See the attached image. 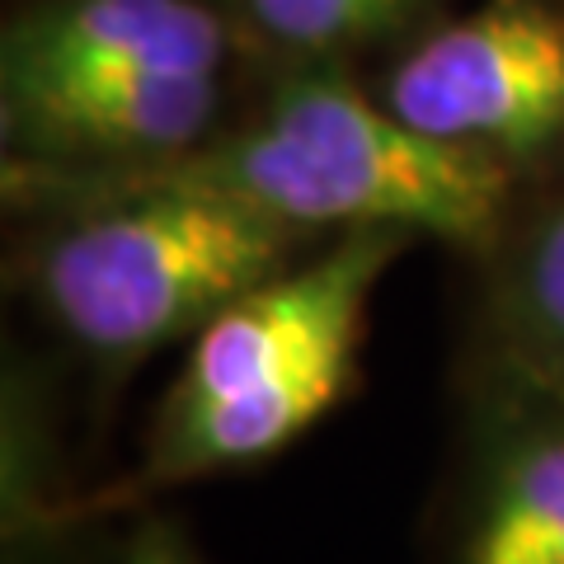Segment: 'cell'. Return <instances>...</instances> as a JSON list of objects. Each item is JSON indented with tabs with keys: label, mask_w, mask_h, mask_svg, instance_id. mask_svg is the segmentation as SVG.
Instances as JSON below:
<instances>
[{
	"label": "cell",
	"mask_w": 564,
	"mask_h": 564,
	"mask_svg": "<svg viewBox=\"0 0 564 564\" xmlns=\"http://www.w3.org/2000/svg\"><path fill=\"white\" fill-rule=\"evenodd\" d=\"M518 174L433 141L339 76H292L254 122L184 155L113 170L6 161V203L29 217L122 203L137 193H193L259 212L302 236L404 231L489 254L503 240Z\"/></svg>",
	"instance_id": "1"
},
{
	"label": "cell",
	"mask_w": 564,
	"mask_h": 564,
	"mask_svg": "<svg viewBox=\"0 0 564 564\" xmlns=\"http://www.w3.org/2000/svg\"><path fill=\"white\" fill-rule=\"evenodd\" d=\"M404 231H348L236 296L174 377L132 475L66 508L70 522L128 508L193 480L259 466L306 437L358 381L377 282L410 250Z\"/></svg>",
	"instance_id": "2"
},
{
	"label": "cell",
	"mask_w": 564,
	"mask_h": 564,
	"mask_svg": "<svg viewBox=\"0 0 564 564\" xmlns=\"http://www.w3.org/2000/svg\"><path fill=\"white\" fill-rule=\"evenodd\" d=\"M43 221L24 250L29 296L109 377L198 339L236 296L296 263L311 240L193 193H137Z\"/></svg>",
	"instance_id": "3"
},
{
	"label": "cell",
	"mask_w": 564,
	"mask_h": 564,
	"mask_svg": "<svg viewBox=\"0 0 564 564\" xmlns=\"http://www.w3.org/2000/svg\"><path fill=\"white\" fill-rule=\"evenodd\" d=\"M404 128L508 165L564 151V10L551 0L494 6L429 33L381 85Z\"/></svg>",
	"instance_id": "4"
},
{
	"label": "cell",
	"mask_w": 564,
	"mask_h": 564,
	"mask_svg": "<svg viewBox=\"0 0 564 564\" xmlns=\"http://www.w3.org/2000/svg\"><path fill=\"white\" fill-rule=\"evenodd\" d=\"M443 564H564V400L494 362L466 419Z\"/></svg>",
	"instance_id": "5"
},
{
	"label": "cell",
	"mask_w": 564,
	"mask_h": 564,
	"mask_svg": "<svg viewBox=\"0 0 564 564\" xmlns=\"http://www.w3.org/2000/svg\"><path fill=\"white\" fill-rule=\"evenodd\" d=\"M221 113V76L70 70L0 80L6 161L57 170L151 165L193 151Z\"/></svg>",
	"instance_id": "6"
},
{
	"label": "cell",
	"mask_w": 564,
	"mask_h": 564,
	"mask_svg": "<svg viewBox=\"0 0 564 564\" xmlns=\"http://www.w3.org/2000/svg\"><path fill=\"white\" fill-rule=\"evenodd\" d=\"M226 24L203 0H52L10 20L0 80L70 70L221 76Z\"/></svg>",
	"instance_id": "7"
},
{
	"label": "cell",
	"mask_w": 564,
	"mask_h": 564,
	"mask_svg": "<svg viewBox=\"0 0 564 564\" xmlns=\"http://www.w3.org/2000/svg\"><path fill=\"white\" fill-rule=\"evenodd\" d=\"M494 367L564 400V198L508 250L494 282Z\"/></svg>",
	"instance_id": "8"
},
{
	"label": "cell",
	"mask_w": 564,
	"mask_h": 564,
	"mask_svg": "<svg viewBox=\"0 0 564 564\" xmlns=\"http://www.w3.org/2000/svg\"><path fill=\"white\" fill-rule=\"evenodd\" d=\"M414 0H245L254 24L282 47L329 52L391 29Z\"/></svg>",
	"instance_id": "9"
},
{
	"label": "cell",
	"mask_w": 564,
	"mask_h": 564,
	"mask_svg": "<svg viewBox=\"0 0 564 564\" xmlns=\"http://www.w3.org/2000/svg\"><path fill=\"white\" fill-rule=\"evenodd\" d=\"M118 564H198V555H193L180 527L147 513L141 522H132V536L122 541Z\"/></svg>",
	"instance_id": "10"
}]
</instances>
